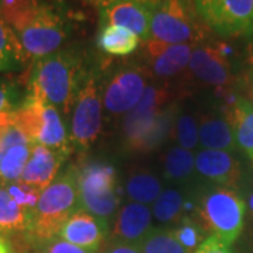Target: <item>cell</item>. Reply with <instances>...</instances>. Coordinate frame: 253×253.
Listing matches in <instances>:
<instances>
[{
    "instance_id": "obj_11",
    "label": "cell",
    "mask_w": 253,
    "mask_h": 253,
    "mask_svg": "<svg viewBox=\"0 0 253 253\" xmlns=\"http://www.w3.org/2000/svg\"><path fill=\"white\" fill-rule=\"evenodd\" d=\"M151 76L145 65L124 63L113 69L103 87V104L109 113L126 114L135 107Z\"/></svg>"
},
{
    "instance_id": "obj_12",
    "label": "cell",
    "mask_w": 253,
    "mask_h": 253,
    "mask_svg": "<svg viewBox=\"0 0 253 253\" xmlns=\"http://www.w3.org/2000/svg\"><path fill=\"white\" fill-rule=\"evenodd\" d=\"M34 144L18 126L14 110L0 113V184L20 179Z\"/></svg>"
},
{
    "instance_id": "obj_28",
    "label": "cell",
    "mask_w": 253,
    "mask_h": 253,
    "mask_svg": "<svg viewBox=\"0 0 253 253\" xmlns=\"http://www.w3.org/2000/svg\"><path fill=\"white\" fill-rule=\"evenodd\" d=\"M173 232L177 238V241L191 253L196 252V249L207 238L203 228L191 217L181 218L176 224V228H173Z\"/></svg>"
},
{
    "instance_id": "obj_25",
    "label": "cell",
    "mask_w": 253,
    "mask_h": 253,
    "mask_svg": "<svg viewBox=\"0 0 253 253\" xmlns=\"http://www.w3.org/2000/svg\"><path fill=\"white\" fill-rule=\"evenodd\" d=\"M138 246L142 253H191L177 241L173 228H152Z\"/></svg>"
},
{
    "instance_id": "obj_24",
    "label": "cell",
    "mask_w": 253,
    "mask_h": 253,
    "mask_svg": "<svg viewBox=\"0 0 253 253\" xmlns=\"http://www.w3.org/2000/svg\"><path fill=\"white\" fill-rule=\"evenodd\" d=\"M187 206L186 194L179 189L163 190L154 201V215L163 224H177Z\"/></svg>"
},
{
    "instance_id": "obj_15",
    "label": "cell",
    "mask_w": 253,
    "mask_h": 253,
    "mask_svg": "<svg viewBox=\"0 0 253 253\" xmlns=\"http://www.w3.org/2000/svg\"><path fill=\"white\" fill-rule=\"evenodd\" d=\"M155 0H117L100 10L101 26L114 24L131 30L141 42L151 38V18Z\"/></svg>"
},
{
    "instance_id": "obj_33",
    "label": "cell",
    "mask_w": 253,
    "mask_h": 253,
    "mask_svg": "<svg viewBox=\"0 0 253 253\" xmlns=\"http://www.w3.org/2000/svg\"><path fill=\"white\" fill-rule=\"evenodd\" d=\"M97 253H142L138 245L126 244V242H118L113 239H107L106 244L100 248Z\"/></svg>"
},
{
    "instance_id": "obj_7",
    "label": "cell",
    "mask_w": 253,
    "mask_h": 253,
    "mask_svg": "<svg viewBox=\"0 0 253 253\" xmlns=\"http://www.w3.org/2000/svg\"><path fill=\"white\" fill-rule=\"evenodd\" d=\"M75 170L79 207L110 222L120 204L116 168L103 161H90L75 166Z\"/></svg>"
},
{
    "instance_id": "obj_29",
    "label": "cell",
    "mask_w": 253,
    "mask_h": 253,
    "mask_svg": "<svg viewBox=\"0 0 253 253\" xmlns=\"http://www.w3.org/2000/svg\"><path fill=\"white\" fill-rule=\"evenodd\" d=\"M176 138L184 149H194L199 144V128L196 120L189 114H181L176 120Z\"/></svg>"
},
{
    "instance_id": "obj_1",
    "label": "cell",
    "mask_w": 253,
    "mask_h": 253,
    "mask_svg": "<svg viewBox=\"0 0 253 253\" xmlns=\"http://www.w3.org/2000/svg\"><path fill=\"white\" fill-rule=\"evenodd\" d=\"M0 17L33 61L61 49L69 34L62 16L42 0H0Z\"/></svg>"
},
{
    "instance_id": "obj_32",
    "label": "cell",
    "mask_w": 253,
    "mask_h": 253,
    "mask_svg": "<svg viewBox=\"0 0 253 253\" xmlns=\"http://www.w3.org/2000/svg\"><path fill=\"white\" fill-rule=\"evenodd\" d=\"M194 253H235L231 245H226L219 238L208 235Z\"/></svg>"
},
{
    "instance_id": "obj_35",
    "label": "cell",
    "mask_w": 253,
    "mask_h": 253,
    "mask_svg": "<svg viewBox=\"0 0 253 253\" xmlns=\"http://www.w3.org/2000/svg\"><path fill=\"white\" fill-rule=\"evenodd\" d=\"M241 84H242V89L246 93V99L251 100L253 103V72L248 71L245 73L244 78L241 79Z\"/></svg>"
},
{
    "instance_id": "obj_2",
    "label": "cell",
    "mask_w": 253,
    "mask_h": 253,
    "mask_svg": "<svg viewBox=\"0 0 253 253\" xmlns=\"http://www.w3.org/2000/svg\"><path fill=\"white\" fill-rule=\"evenodd\" d=\"M89 72L82 52L75 48H61L33 61L27 82L28 94L52 104L63 118H68Z\"/></svg>"
},
{
    "instance_id": "obj_17",
    "label": "cell",
    "mask_w": 253,
    "mask_h": 253,
    "mask_svg": "<svg viewBox=\"0 0 253 253\" xmlns=\"http://www.w3.org/2000/svg\"><path fill=\"white\" fill-rule=\"evenodd\" d=\"M69 155L44 145H34L27 165L17 181L42 193L58 177V172Z\"/></svg>"
},
{
    "instance_id": "obj_10",
    "label": "cell",
    "mask_w": 253,
    "mask_h": 253,
    "mask_svg": "<svg viewBox=\"0 0 253 253\" xmlns=\"http://www.w3.org/2000/svg\"><path fill=\"white\" fill-rule=\"evenodd\" d=\"M234 49L224 41L206 38L193 44L189 62L190 72L200 82L226 89L236 81L234 73Z\"/></svg>"
},
{
    "instance_id": "obj_38",
    "label": "cell",
    "mask_w": 253,
    "mask_h": 253,
    "mask_svg": "<svg viewBox=\"0 0 253 253\" xmlns=\"http://www.w3.org/2000/svg\"><path fill=\"white\" fill-rule=\"evenodd\" d=\"M244 253H253V229L251 231L249 236L246 238V241H245Z\"/></svg>"
},
{
    "instance_id": "obj_26",
    "label": "cell",
    "mask_w": 253,
    "mask_h": 253,
    "mask_svg": "<svg viewBox=\"0 0 253 253\" xmlns=\"http://www.w3.org/2000/svg\"><path fill=\"white\" fill-rule=\"evenodd\" d=\"M196 170V156L181 146L170 149L165 159V176L172 181H187Z\"/></svg>"
},
{
    "instance_id": "obj_9",
    "label": "cell",
    "mask_w": 253,
    "mask_h": 253,
    "mask_svg": "<svg viewBox=\"0 0 253 253\" xmlns=\"http://www.w3.org/2000/svg\"><path fill=\"white\" fill-rule=\"evenodd\" d=\"M103 96L96 72L90 71L82 84L72 110L71 144L73 149L87 151L96 142L101 131Z\"/></svg>"
},
{
    "instance_id": "obj_22",
    "label": "cell",
    "mask_w": 253,
    "mask_h": 253,
    "mask_svg": "<svg viewBox=\"0 0 253 253\" xmlns=\"http://www.w3.org/2000/svg\"><path fill=\"white\" fill-rule=\"evenodd\" d=\"M141 38L131 30L121 26L106 24L100 26L97 34V46L103 52L113 56H126L139 48Z\"/></svg>"
},
{
    "instance_id": "obj_34",
    "label": "cell",
    "mask_w": 253,
    "mask_h": 253,
    "mask_svg": "<svg viewBox=\"0 0 253 253\" xmlns=\"http://www.w3.org/2000/svg\"><path fill=\"white\" fill-rule=\"evenodd\" d=\"M244 196L245 204H246V218L251 224V229H253V183L245 189H239Z\"/></svg>"
},
{
    "instance_id": "obj_14",
    "label": "cell",
    "mask_w": 253,
    "mask_h": 253,
    "mask_svg": "<svg viewBox=\"0 0 253 253\" xmlns=\"http://www.w3.org/2000/svg\"><path fill=\"white\" fill-rule=\"evenodd\" d=\"M110 234V222L78 208L63 224L58 238L91 252H99Z\"/></svg>"
},
{
    "instance_id": "obj_39",
    "label": "cell",
    "mask_w": 253,
    "mask_h": 253,
    "mask_svg": "<svg viewBox=\"0 0 253 253\" xmlns=\"http://www.w3.org/2000/svg\"><path fill=\"white\" fill-rule=\"evenodd\" d=\"M0 253H11L9 242L4 239V236L0 235Z\"/></svg>"
},
{
    "instance_id": "obj_16",
    "label": "cell",
    "mask_w": 253,
    "mask_h": 253,
    "mask_svg": "<svg viewBox=\"0 0 253 253\" xmlns=\"http://www.w3.org/2000/svg\"><path fill=\"white\" fill-rule=\"evenodd\" d=\"M196 172L212 184L241 189L244 172L239 159L232 152L203 149L196 155Z\"/></svg>"
},
{
    "instance_id": "obj_31",
    "label": "cell",
    "mask_w": 253,
    "mask_h": 253,
    "mask_svg": "<svg viewBox=\"0 0 253 253\" xmlns=\"http://www.w3.org/2000/svg\"><path fill=\"white\" fill-rule=\"evenodd\" d=\"M40 251H41V253H97L87 251V249H83V248H79L76 245L69 244V242L61 239V238L52 239L51 242L41 246Z\"/></svg>"
},
{
    "instance_id": "obj_8",
    "label": "cell",
    "mask_w": 253,
    "mask_h": 253,
    "mask_svg": "<svg viewBox=\"0 0 253 253\" xmlns=\"http://www.w3.org/2000/svg\"><path fill=\"white\" fill-rule=\"evenodd\" d=\"M208 31L224 38L253 36V0H193Z\"/></svg>"
},
{
    "instance_id": "obj_23",
    "label": "cell",
    "mask_w": 253,
    "mask_h": 253,
    "mask_svg": "<svg viewBox=\"0 0 253 253\" xmlns=\"http://www.w3.org/2000/svg\"><path fill=\"white\" fill-rule=\"evenodd\" d=\"M27 54L14 31L0 17V72H14L26 66Z\"/></svg>"
},
{
    "instance_id": "obj_20",
    "label": "cell",
    "mask_w": 253,
    "mask_h": 253,
    "mask_svg": "<svg viewBox=\"0 0 253 253\" xmlns=\"http://www.w3.org/2000/svg\"><path fill=\"white\" fill-rule=\"evenodd\" d=\"M31 210L21 206L10 194L6 184H0V235H26Z\"/></svg>"
},
{
    "instance_id": "obj_5",
    "label": "cell",
    "mask_w": 253,
    "mask_h": 253,
    "mask_svg": "<svg viewBox=\"0 0 253 253\" xmlns=\"http://www.w3.org/2000/svg\"><path fill=\"white\" fill-rule=\"evenodd\" d=\"M18 126L34 145L71 154L73 146L65 126V118L52 104L28 94L14 109Z\"/></svg>"
},
{
    "instance_id": "obj_19",
    "label": "cell",
    "mask_w": 253,
    "mask_h": 253,
    "mask_svg": "<svg viewBox=\"0 0 253 253\" xmlns=\"http://www.w3.org/2000/svg\"><path fill=\"white\" fill-rule=\"evenodd\" d=\"M225 120L234 134L235 145L245 154L253 151V103L236 94L228 103Z\"/></svg>"
},
{
    "instance_id": "obj_18",
    "label": "cell",
    "mask_w": 253,
    "mask_h": 253,
    "mask_svg": "<svg viewBox=\"0 0 253 253\" xmlns=\"http://www.w3.org/2000/svg\"><path fill=\"white\" fill-rule=\"evenodd\" d=\"M152 212L148 206L129 203L118 210L111 224L109 238L118 242L138 245L151 229Z\"/></svg>"
},
{
    "instance_id": "obj_27",
    "label": "cell",
    "mask_w": 253,
    "mask_h": 253,
    "mask_svg": "<svg viewBox=\"0 0 253 253\" xmlns=\"http://www.w3.org/2000/svg\"><path fill=\"white\" fill-rule=\"evenodd\" d=\"M162 193V183L149 173H138L126 181V194L134 203L151 204Z\"/></svg>"
},
{
    "instance_id": "obj_36",
    "label": "cell",
    "mask_w": 253,
    "mask_h": 253,
    "mask_svg": "<svg viewBox=\"0 0 253 253\" xmlns=\"http://www.w3.org/2000/svg\"><path fill=\"white\" fill-rule=\"evenodd\" d=\"M245 62L248 65V71L253 72V36L248 38L246 48H245Z\"/></svg>"
},
{
    "instance_id": "obj_37",
    "label": "cell",
    "mask_w": 253,
    "mask_h": 253,
    "mask_svg": "<svg viewBox=\"0 0 253 253\" xmlns=\"http://www.w3.org/2000/svg\"><path fill=\"white\" fill-rule=\"evenodd\" d=\"M86 1H89L91 4H94L96 7H99V10L104 9V7H107L110 6L111 3H114V1H117V0H86Z\"/></svg>"
},
{
    "instance_id": "obj_13",
    "label": "cell",
    "mask_w": 253,
    "mask_h": 253,
    "mask_svg": "<svg viewBox=\"0 0 253 253\" xmlns=\"http://www.w3.org/2000/svg\"><path fill=\"white\" fill-rule=\"evenodd\" d=\"M193 44H166L155 38L142 41L141 54L145 66L152 76L168 79L181 73L189 66Z\"/></svg>"
},
{
    "instance_id": "obj_6",
    "label": "cell",
    "mask_w": 253,
    "mask_h": 253,
    "mask_svg": "<svg viewBox=\"0 0 253 253\" xmlns=\"http://www.w3.org/2000/svg\"><path fill=\"white\" fill-rule=\"evenodd\" d=\"M207 33L193 0H155L151 38L166 44H197L207 38Z\"/></svg>"
},
{
    "instance_id": "obj_40",
    "label": "cell",
    "mask_w": 253,
    "mask_h": 253,
    "mask_svg": "<svg viewBox=\"0 0 253 253\" xmlns=\"http://www.w3.org/2000/svg\"><path fill=\"white\" fill-rule=\"evenodd\" d=\"M248 156H249V159H251V163H252V166H253V151L251 152V154H248Z\"/></svg>"
},
{
    "instance_id": "obj_3",
    "label": "cell",
    "mask_w": 253,
    "mask_h": 253,
    "mask_svg": "<svg viewBox=\"0 0 253 253\" xmlns=\"http://www.w3.org/2000/svg\"><path fill=\"white\" fill-rule=\"evenodd\" d=\"M187 201L193 210L191 218L207 236H217L232 246L242 235L246 224V204L239 189L204 181L191 190Z\"/></svg>"
},
{
    "instance_id": "obj_30",
    "label": "cell",
    "mask_w": 253,
    "mask_h": 253,
    "mask_svg": "<svg viewBox=\"0 0 253 253\" xmlns=\"http://www.w3.org/2000/svg\"><path fill=\"white\" fill-rule=\"evenodd\" d=\"M18 104V89L11 82L0 78V113L14 110Z\"/></svg>"
},
{
    "instance_id": "obj_4",
    "label": "cell",
    "mask_w": 253,
    "mask_h": 253,
    "mask_svg": "<svg viewBox=\"0 0 253 253\" xmlns=\"http://www.w3.org/2000/svg\"><path fill=\"white\" fill-rule=\"evenodd\" d=\"M79 208V193L75 166L58 176L46 187L30 215L26 238L41 248L58 238L66 219Z\"/></svg>"
},
{
    "instance_id": "obj_21",
    "label": "cell",
    "mask_w": 253,
    "mask_h": 253,
    "mask_svg": "<svg viewBox=\"0 0 253 253\" xmlns=\"http://www.w3.org/2000/svg\"><path fill=\"white\" fill-rule=\"evenodd\" d=\"M199 144L204 149L234 152L236 148L234 134L225 117L204 116L200 121Z\"/></svg>"
}]
</instances>
